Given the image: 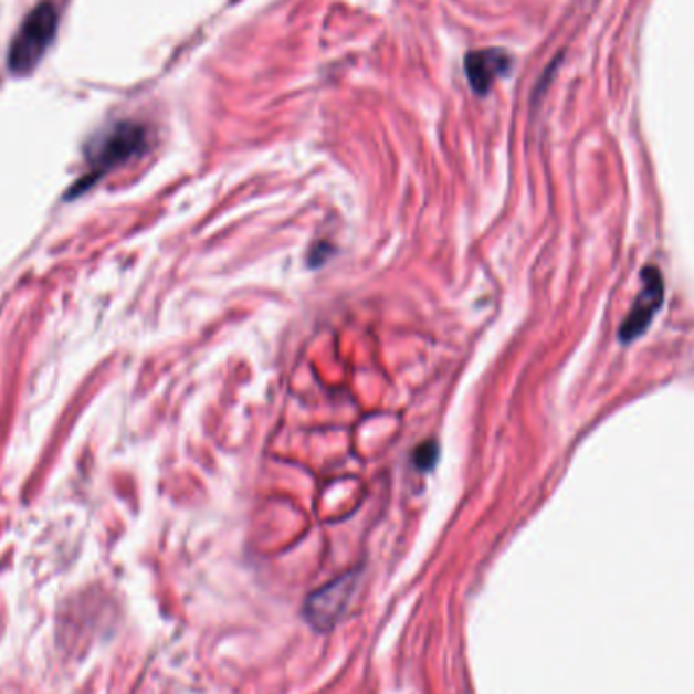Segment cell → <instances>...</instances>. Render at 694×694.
Returning <instances> with one entry per match:
<instances>
[{
    "instance_id": "obj_3",
    "label": "cell",
    "mask_w": 694,
    "mask_h": 694,
    "mask_svg": "<svg viewBox=\"0 0 694 694\" xmlns=\"http://www.w3.org/2000/svg\"><path fill=\"white\" fill-rule=\"evenodd\" d=\"M356 591V575L349 572L339 579H335L332 583L325 585L319 591H315L307 599L305 606V616L309 620L313 628H317L319 632L332 630L337 621L344 618L347 603Z\"/></svg>"
},
{
    "instance_id": "obj_5",
    "label": "cell",
    "mask_w": 694,
    "mask_h": 694,
    "mask_svg": "<svg viewBox=\"0 0 694 694\" xmlns=\"http://www.w3.org/2000/svg\"><path fill=\"white\" fill-rule=\"evenodd\" d=\"M512 67V57L504 50L473 51L465 57V72L477 94H487L497 77L506 75Z\"/></svg>"
},
{
    "instance_id": "obj_2",
    "label": "cell",
    "mask_w": 694,
    "mask_h": 694,
    "mask_svg": "<svg viewBox=\"0 0 694 694\" xmlns=\"http://www.w3.org/2000/svg\"><path fill=\"white\" fill-rule=\"evenodd\" d=\"M57 25H60V14L55 4L51 0L38 2L27 13L9 45V53H7L9 72L17 77L33 74L57 35Z\"/></svg>"
},
{
    "instance_id": "obj_6",
    "label": "cell",
    "mask_w": 694,
    "mask_h": 694,
    "mask_svg": "<svg viewBox=\"0 0 694 694\" xmlns=\"http://www.w3.org/2000/svg\"><path fill=\"white\" fill-rule=\"evenodd\" d=\"M439 458V449L434 445L433 441L431 443H422L419 449H417V453H414V463L421 467V470H431L434 465V461Z\"/></svg>"
},
{
    "instance_id": "obj_1",
    "label": "cell",
    "mask_w": 694,
    "mask_h": 694,
    "mask_svg": "<svg viewBox=\"0 0 694 694\" xmlns=\"http://www.w3.org/2000/svg\"><path fill=\"white\" fill-rule=\"evenodd\" d=\"M145 149H147L145 126L123 120L106 128L102 135L90 143L86 150V174L72 186L67 199L84 196L87 189L98 183L99 179H104L120 165L137 159Z\"/></svg>"
},
{
    "instance_id": "obj_4",
    "label": "cell",
    "mask_w": 694,
    "mask_h": 694,
    "mask_svg": "<svg viewBox=\"0 0 694 694\" xmlns=\"http://www.w3.org/2000/svg\"><path fill=\"white\" fill-rule=\"evenodd\" d=\"M642 291L638 293L632 309L628 313L625 322L621 325V339L632 341L635 337L644 334L645 327L652 323L662 301H664V283L662 276L654 266H648L642 273Z\"/></svg>"
}]
</instances>
